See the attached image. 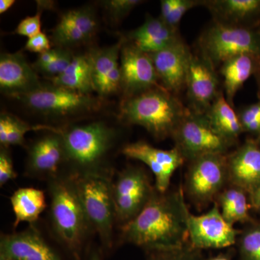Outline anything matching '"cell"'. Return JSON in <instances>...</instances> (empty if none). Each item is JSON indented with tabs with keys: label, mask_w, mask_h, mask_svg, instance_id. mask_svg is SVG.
<instances>
[{
	"label": "cell",
	"mask_w": 260,
	"mask_h": 260,
	"mask_svg": "<svg viewBox=\"0 0 260 260\" xmlns=\"http://www.w3.org/2000/svg\"><path fill=\"white\" fill-rule=\"evenodd\" d=\"M190 214L181 189L160 193L155 189L143 210L123 225V240L146 251L183 247L189 244Z\"/></svg>",
	"instance_id": "6da1fadb"
},
{
	"label": "cell",
	"mask_w": 260,
	"mask_h": 260,
	"mask_svg": "<svg viewBox=\"0 0 260 260\" xmlns=\"http://www.w3.org/2000/svg\"><path fill=\"white\" fill-rule=\"evenodd\" d=\"M188 229L189 244L200 251L232 246L236 244L237 235L240 234L225 220L216 203L203 215L190 214Z\"/></svg>",
	"instance_id": "7c38bea8"
},
{
	"label": "cell",
	"mask_w": 260,
	"mask_h": 260,
	"mask_svg": "<svg viewBox=\"0 0 260 260\" xmlns=\"http://www.w3.org/2000/svg\"><path fill=\"white\" fill-rule=\"evenodd\" d=\"M227 182V154H208L190 160L186 191L200 208L216 198Z\"/></svg>",
	"instance_id": "9c48e42d"
},
{
	"label": "cell",
	"mask_w": 260,
	"mask_h": 260,
	"mask_svg": "<svg viewBox=\"0 0 260 260\" xmlns=\"http://www.w3.org/2000/svg\"><path fill=\"white\" fill-rule=\"evenodd\" d=\"M205 114L214 129L234 144L244 132L238 113L228 102L223 92L219 93Z\"/></svg>",
	"instance_id": "484cf974"
},
{
	"label": "cell",
	"mask_w": 260,
	"mask_h": 260,
	"mask_svg": "<svg viewBox=\"0 0 260 260\" xmlns=\"http://www.w3.org/2000/svg\"><path fill=\"white\" fill-rule=\"evenodd\" d=\"M141 0H105L100 2L101 5L112 23H118L138 5Z\"/></svg>",
	"instance_id": "4dcf8cb0"
},
{
	"label": "cell",
	"mask_w": 260,
	"mask_h": 260,
	"mask_svg": "<svg viewBox=\"0 0 260 260\" xmlns=\"http://www.w3.org/2000/svg\"><path fill=\"white\" fill-rule=\"evenodd\" d=\"M257 139H256V141L260 145V133L259 135H257Z\"/></svg>",
	"instance_id": "f6af8a7d"
},
{
	"label": "cell",
	"mask_w": 260,
	"mask_h": 260,
	"mask_svg": "<svg viewBox=\"0 0 260 260\" xmlns=\"http://www.w3.org/2000/svg\"><path fill=\"white\" fill-rule=\"evenodd\" d=\"M50 81L56 86L85 95H92L95 91L92 79L91 63L88 54L75 55L64 73Z\"/></svg>",
	"instance_id": "d4e9b609"
},
{
	"label": "cell",
	"mask_w": 260,
	"mask_h": 260,
	"mask_svg": "<svg viewBox=\"0 0 260 260\" xmlns=\"http://www.w3.org/2000/svg\"><path fill=\"white\" fill-rule=\"evenodd\" d=\"M244 132L260 133V100L255 104L243 108L238 113Z\"/></svg>",
	"instance_id": "d6a6232c"
},
{
	"label": "cell",
	"mask_w": 260,
	"mask_h": 260,
	"mask_svg": "<svg viewBox=\"0 0 260 260\" xmlns=\"http://www.w3.org/2000/svg\"><path fill=\"white\" fill-rule=\"evenodd\" d=\"M50 38L47 37L44 32H41L35 37L30 38L25 43V49L30 52L41 54L51 49Z\"/></svg>",
	"instance_id": "74e56055"
},
{
	"label": "cell",
	"mask_w": 260,
	"mask_h": 260,
	"mask_svg": "<svg viewBox=\"0 0 260 260\" xmlns=\"http://www.w3.org/2000/svg\"><path fill=\"white\" fill-rule=\"evenodd\" d=\"M154 190L143 169L129 167L123 171L112 184L116 218L128 223L143 210Z\"/></svg>",
	"instance_id": "30bf717a"
},
{
	"label": "cell",
	"mask_w": 260,
	"mask_h": 260,
	"mask_svg": "<svg viewBox=\"0 0 260 260\" xmlns=\"http://www.w3.org/2000/svg\"><path fill=\"white\" fill-rule=\"evenodd\" d=\"M32 143L28 155L27 169L36 176L56 177L63 162H67L64 142L55 128Z\"/></svg>",
	"instance_id": "44dd1931"
},
{
	"label": "cell",
	"mask_w": 260,
	"mask_h": 260,
	"mask_svg": "<svg viewBox=\"0 0 260 260\" xmlns=\"http://www.w3.org/2000/svg\"><path fill=\"white\" fill-rule=\"evenodd\" d=\"M258 209L260 210V206H259V208H258Z\"/></svg>",
	"instance_id": "bcb514c9"
},
{
	"label": "cell",
	"mask_w": 260,
	"mask_h": 260,
	"mask_svg": "<svg viewBox=\"0 0 260 260\" xmlns=\"http://www.w3.org/2000/svg\"><path fill=\"white\" fill-rule=\"evenodd\" d=\"M77 190L91 229L107 249L112 246L115 207L112 184L104 172L73 174Z\"/></svg>",
	"instance_id": "5b68a950"
},
{
	"label": "cell",
	"mask_w": 260,
	"mask_h": 260,
	"mask_svg": "<svg viewBox=\"0 0 260 260\" xmlns=\"http://www.w3.org/2000/svg\"><path fill=\"white\" fill-rule=\"evenodd\" d=\"M14 213V228L22 222L34 223L47 208L44 191L34 187L20 188L10 197Z\"/></svg>",
	"instance_id": "4316f807"
},
{
	"label": "cell",
	"mask_w": 260,
	"mask_h": 260,
	"mask_svg": "<svg viewBox=\"0 0 260 260\" xmlns=\"http://www.w3.org/2000/svg\"><path fill=\"white\" fill-rule=\"evenodd\" d=\"M51 220L61 244L73 260H82L87 233L91 228L74 178L54 177L49 184Z\"/></svg>",
	"instance_id": "3957f363"
},
{
	"label": "cell",
	"mask_w": 260,
	"mask_h": 260,
	"mask_svg": "<svg viewBox=\"0 0 260 260\" xmlns=\"http://www.w3.org/2000/svg\"><path fill=\"white\" fill-rule=\"evenodd\" d=\"M74 56L70 49H63L61 54L54 61L38 70L37 73H41L49 80L53 79L64 73L73 61Z\"/></svg>",
	"instance_id": "836d02e7"
},
{
	"label": "cell",
	"mask_w": 260,
	"mask_h": 260,
	"mask_svg": "<svg viewBox=\"0 0 260 260\" xmlns=\"http://www.w3.org/2000/svg\"><path fill=\"white\" fill-rule=\"evenodd\" d=\"M249 197H250L251 204L254 208L258 209L260 206V184Z\"/></svg>",
	"instance_id": "ab89813d"
},
{
	"label": "cell",
	"mask_w": 260,
	"mask_h": 260,
	"mask_svg": "<svg viewBox=\"0 0 260 260\" xmlns=\"http://www.w3.org/2000/svg\"><path fill=\"white\" fill-rule=\"evenodd\" d=\"M198 45L200 55L217 70L228 59L241 54H250L260 59V30L213 22L201 34Z\"/></svg>",
	"instance_id": "8992f818"
},
{
	"label": "cell",
	"mask_w": 260,
	"mask_h": 260,
	"mask_svg": "<svg viewBox=\"0 0 260 260\" xmlns=\"http://www.w3.org/2000/svg\"><path fill=\"white\" fill-rule=\"evenodd\" d=\"M217 70L201 55L192 53L186 88L192 112L205 114L219 93Z\"/></svg>",
	"instance_id": "e0dca14e"
},
{
	"label": "cell",
	"mask_w": 260,
	"mask_h": 260,
	"mask_svg": "<svg viewBox=\"0 0 260 260\" xmlns=\"http://www.w3.org/2000/svg\"><path fill=\"white\" fill-rule=\"evenodd\" d=\"M147 260H203L201 251L187 244L178 249L147 251Z\"/></svg>",
	"instance_id": "f546056e"
},
{
	"label": "cell",
	"mask_w": 260,
	"mask_h": 260,
	"mask_svg": "<svg viewBox=\"0 0 260 260\" xmlns=\"http://www.w3.org/2000/svg\"><path fill=\"white\" fill-rule=\"evenodd\" d=\"M240 260H260V224L248 228L239 241Z\"/></svg>",
	"instance_id": "f1b7e54d"
},
{
	"label": "cell",
	"mask_w": 260,
	"mask_h": 260,
	"mask_svg": "<svg viewBox=\"0 0 260 260\" xmlns=\"http://www.w3.org/2000/svg\"><path fill=\"white\" fill-rule=\"evenodd\" d=\"M17 177L13 160L8 148H1L0 151V186H4L7 183Z\"/></svg>",
	"instance_id": "8d00e7d4"
},
{
	"label": "cell",
	"mask_w": 260,
	"mask_h": 260,
	"mask_svg": "<svg viewBox=\"0 0 260 260\" xmlns=\"http://www.w3.org/2000/svg\"><path fill=\"white\" fill-rule=\"evenodd\" d=\"M57 131L64 142L67 162L77 169L75 174L103 172L100 166L116 142L114 128L93 121Z\"/></svg>",
	"instance_id": "277c9868"
},
{
	"label": "cell",
	"mask_w": 260,
	"mask_h": 260,
	"mask_svg": "<svg viewBox=\"0 0 260 260\" xmlns=\"http://www.w3.org/2000/svg\"><path fill=\"white\" fill-rule=\"evenodd\" d=\"M259 70V58L250 54L234 56L220 65L219 72L223 80L224 95L232 107L239 89Z\"/></svg>",
	"instance_id": "cb8c5ba5"
},
{
	"label": "cell",
	"mask_w": 260,
	"mask_h": 260,
	"mask_svg": "<svg viewBox=\"0 0 260 260\" xmlns=\"http://www.w3.org/2000/svg\"><path fill=\"white\" fill-rule=\"evenodd\" d=\"M189 111L175 95L158 88L123 99L119 118L127 124L143 126L162 140L172 137Z\"/></svg>",
	"instance_id": "7a4b0ae2"
},
{
	"label": "cell",
	"mask_w": 260,
	"mask_h": 260,
	"mask_svg": "<svg viewBox=\"0 0 260 260\" xmlns=\"http://www.w3.org/2000/svg\"><path fill=\"white\" fill-rule=\"evenodd\" d=\"M254 76H255L256 84H257V95L260 100V70Z\"/></svg>",
	"instance_id": "ee69618b"
},
{
	"label": "cell",
	"mask_w": 260,
	"mask_h": 260,
	"mask_svg": "<svg viewBox=\"0 0 260 260\" xmlns=\"http://www.w3.org/2000/svg\"><path fill=\"white\" fill-rule=\"evenodd\" d=\"M98 29L99 20L93 6L68 10L51 30V45L67 49L83 45L93 39Z\"/></svg>",
	"instance_id": "4fadbf2b"
},
{
	"label": "cell",
	"mask_w": 260,
	"mask_h": 260,
	"mask_svg": "<svg viewBox=\"0 0 260 260\" xmlns=\"http://www.w3.org/2000/svg\"><path fill=\"white\" fill-rule=\"evenodd\" d=\"M200 5L203 6V0H175L172 13L166 23L173 28H178L184 15L189 10Z\"/></svg>",
	"instance_id": "d590c367"
},
{
	"label": "cell",
	"mask_w": 260,
	"mask_h": 260,
	"mask_svg": "<svg viewBox=\"0 0 260 260\" xmlns=\"http://www.w3.org/2000/svg\"><path fill=\"white\" fill-rule=\"evenodd\" d=\"M0 259L64 260L34 227L21 232L2 236Z\"/></svg>",
	"instance_id": "ac0fdd59"
},
{
	"label": "cell",
	"mask_w": 260,
	"mask_h": 260,
	"mask_svg": "<svg viewBox=\"0 0 260 260\" xmlns=\"http://www.w3.org/2000/svg\"><path fill=\"white\" fill-rule=\"evenodd\" d=\"M203 260H233L232 254L231 252L220 253L218 255L210 256L208 259Z\"/></svg>",
	"instance_id": "b9f144b4"
},
{
	"label": "cell",
	"mask_w": 260,
	"mask_h": 260,
	"mask_svg": "<svg viewBox=\"0 0 260 260\" xmlns=\"http://www.w3.org/2000/svg\"><path fill=\"white\" fill-rule=\"evenodd\" d=\"M259 30H260V27H259Z\"/></svg>",
	"instance_id": "7dc6e473"
},
{
	"label": "cell",
	"mask_w": 260,
	"mask_h": 260,
	"mask_svg": "<svg viewBox=\"0 0 260 260\" xmlns=\"http://www.w3.org/2000/svg\"><path fill=\"white\" fill-rule=\"evenodd\" d=\"M215 23L243 28H259L260 0H203Z\"/></svg>",
	"instance_id": "7402d4cb"
},
{
	"label": "cell",
	"mask_w": 260,
	"mask_h": 260,
	"mask_svg": "<svg viewBox=\"0 0 260 260\" xmlns=\"http://www.w3.org/2000/svg\"><path fill=\"white\" fill-rule=\"evenodd\" d=\"M39 75L20 52L0 56V90L10 97L21 96L42 85Z\"/></svg>",
	"instance_id": "d6986e66"
},
{
	"label": "cell",
	"mask_w": 260,
	"mask_h": 260,
	"mask_svg": "<svg viewBox=\"0 0 260 260\" xmlns=\"http://www.w3.org/2000/svg\"><path fill=\"white\" fill-rule=\"evenodd\" d=\"M43 10H44V4H43V7H41L39 4V9L37 10V14L34 16H28L23 19L19 23L15 30L14 34L23 36V37L28 38V39L40 34L42 32L41 16H42Z\"/></svg>",
	"instance_id": "e575fe53"
},
{
	"label": "cell",
	"mask_w": 260,
	"mask_h": 260,
	"mask_svg": "<svg viewBox=\"0 0 260 260\" xmlns=\"http://www.w3.org/2000/svg\"><path fill=\"white\" fill-rule=\"evenodd\" d=\"M121 153L127 158L144 162L150 168L155 175V189L160 193L167 192L173 174L186 160L176 147L171 150H161L144 141L124 145Z\"/></svg>",
	"instance_id": "5bb4252c"
},
{
	"label": "cell",
	"mask_w": 260,
	"mask_h": 260,
	"mask_svg": "<svg viewBox=\"0 0 260 260\" xmlns=\"http://www.w3.org/2000/svg\"><path fill=\"white\" fill-rule=\"evenodd\" d=\"M228 179L249 196L260 184V145L248 140L231 155H227Z\"/></svg>",
	"instance_id": "ffe728a7"
},
{
	"label": "cell",
	"mask_w": 260,
	"mask_h": 260,
	"mask_svg": "<svg viewBox=\"0 0 260 260\" xmlns=\"http://www.w3.org/2000/svg\"><path fill=\"white\" fill-rule=\"evenodd\" d=\"M62 49L61 48L58 47L51 48L50 50L39 54L37 61L32 64V68L37 73L38 70L47 66L51 61H54L61 54Z\"/></svg>",
	"instance_id": "f35d334b"
},
{
	"label": "cell",
	"mask_w": 260,
	"mask_h": 260,
	"mask_svg": "<svg viewBox=\"0 0 260 260\" xmlns=\"http://www.w3.org/2000/svg\"><path fill=\"white\" fill-rule=\"evenodd\" d=\"M8 119V139L5 148L12 145H22L25 142V135L34 129L26 122L13 114L6 113Z\"/></svg>",
	"instance_id": "1f68e13d"
},
{
	"label": "cell",
	"mask_w": 260,
	"mask_h": 260,
	"mask_svg": "<svg viewBox=\"0 0 260 260\" xmlns=\"http://www.w3.org/2000/svg\"><path fill=\"white\" fill-rule=\"evenodd\" d=\"M123 40L88 53L91 63L94 91L104 100L121 93L120 52Z\"/></svg>",
	"instance_id": "2e32d148"
},
{
	"label": "cell",
	"mask_w": 260,
	"mask_h": 260,
	"mask_svg": "<svg viewBox=\"0 0 260 260\" xmlns=\"http://www.w3.org/2000/svg\"><path fill=\"white\" fill-rule=\"evenodd\" d=\"M39 115L49 118H70L96 112L102 107L103 99L93 95L42 84L40 88L15 98Z\"/></svg>",
	"instance_id": "52a82bcc"
},
{
	"label": "cell",
	"mask_w": 260,
	"mask_h": 260,
	"mask_svg": "<svg viewBox=\"0 0 260 260\" xmlns=\"http://www.w3.org/2000/svg\"><path fill=\"white\" fill-rule=\"evenodd\" d=\"M88 260H102V255L99 251L94 250L90 253Z\"/></svg>",
	"instance_id": "7bdbcfd3"
},
{
	"label": "cell",
	"mask_w": 260,
	"mask_h": 260,
	"mask_svg": "<svg viewBox=\"0 0 260 260\" xmlns=\"http://www.w3.org/2000/svg\"><path fill=\"white\" fill-rule=\"evenodd\" d=\"M176 148L185 160L208 155L226 154L234 143L218 133L205 114L191 110L172 135Z\"/></svg>",
	"instance_id": "ba28073f"
},
{
	"label": "cell",
	"mask_w": 260,
	"mask_h": 260,
	"mask_svg": "<svg viewBox=\"0 0 260 260\" xmlns=\"http://www.w3.org/2000/svg\"><path fill=\"white\" fill-rule=\"evenodd\" d=\"M15 0H1L0 1V13H5L15 4Z\"/></svg>",
	"instance_id": "60d3db41"
},
{
	"label": "cell",
	"mask_w": 260,
	"mask_h": 260,
	"mask_svg": "<svg viewBox=\"0 0 260 260\" xmlns=\"http://www.w3.org/2000/svg\"><path fill=\"white\" fill-rule=\"evenodd\" d=\"M247 193L241 188L232 186L218 195L219 208L228 223H246L251 220Z\"/></svg>",
	"instance_id": "83f0119b"
},
{
	"label": "cell",
	"mask_w": 260,
	"mask_h": 260,
	"mask_svg": "<svg viewBox=\"0 0 260 260\" xmlns=\"http://www.w3.org/2000/svg\"><path fill=\"white\" fill-rule=\"evenodd\" d=\"M126 40L147 54H153L182 40L178 28H173L160 18L147 15L139 28L129 32Z\"/></svg>",
	"instance_id": "603a6c76"
},
{
	"label": "cell",
	"mask_w": 260,
	"mask_h": 260,
	"mask_svg": "<svg viewBox=\"0 0 260 260\" xmlns=\"http://www.w3.org/2000/svg\"><path fill=\"white\" fill-rule=\"evenodd\" d=\"M149 55L162 88L174 95L186 88L192 53L183 40Z\"/></svg>",
	"instance_id": "9a60e30c"
},
{
	"label": "cell",
	"mask_w": 260,
	"mask_h": 260,
	"mask_svg": "<svg viewBox=\"0 0 260 260\" xmlns=\"http://www.w3.org/2000/svg\"><path fill=\"white\" fill-rule=\"evenodd\" d=\"M122 40L120 52L122 100L151 89L162 88L150 55L125 39Z\"/></svg>",
	"instance_id": "8fae6325"
}]
</instances>
